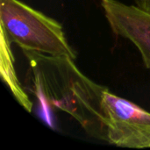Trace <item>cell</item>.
Here are the masks:
<instances>
[{"mask_svg": "<svg viewBox=\"0 0 150 150\" xmlns=\"http://www.w3.org/2000/svg\"><path fill=\"white\" fill-rule=\"evenodd\" d=\"M134 1L138 8L150 14V0H134Z\"/></svg>", "mask_w": 150, "mask_h": 150, "instance_id": "obj_5", "label": "cell"}, {"mask_svg": "<svg viewBox=\"0 0 150 150\" xmlns=\"http://www.w3.org/2000/svg\"><path fill=\"white\" fill-rule=\"evenodd\" d=\"M101 5L112 31L131 41L150 69V14L117 0H101Z\"/></svg>", "mask_w": 150, "mask_h": 150, "instance_id": "obj_3", "label": "cell"}, {"mask_svg": "<svg viewBox=\"0 0 150 150\" xmlns=\"http://www.w3.org/2000/svg\"><path fill=\"white\" fill-rule=\"evenodd\" d=\"M1 76L17 101L30 112L33 108V103L29 100L18 82L14 69V58L11 50V44L3 36H1Z\"/></svg>", "mask_w": 150, "mask_h": 150, "instance_id": "obj_4", "label": "cell"}, {"mask_svg": "<svg viewBox=\"0 0 150 150\" xmlns=\"http://www.w3.org/2000/svg\"><path fill=\"white\" fill-rule=\"evenodd\" d=\"M22 52L29 65L26 89L45 106L69 113L90 137L120 148H150L149 112L91 80L69 57Z\"/></svg>", "mask_w": 150, "mask_h": 150, "instance_id": "obj_1", "label": "cell"}, {"mask_svg": "<svg viewBox=\"0 0 150 150\" xmlns=\"http://www.w3.org/2000/svg\"><path fill=\"white\" fill-rule=\"evenodd\" d=\"M0 22L1 36L11 45L15 43L21 49L76 59L62 25L19 0H0Z\"/></svg>", "mask_w": 150, "mask_h": 150, "instance_id": "obj_2", "label": "cell"}]
</instances>
